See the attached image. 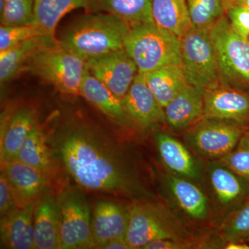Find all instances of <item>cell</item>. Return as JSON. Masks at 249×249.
<instances>
[{"mask_svg": "<svg viewBox=\"0 0 249 249\" xmlns=\"http://www.w3.org/2000/svg\"><path fill=\"white\" fill-rule=\"evenodd\" d=\"M47 137L55 163L83 191L135 201L150 198L126 150L98 126L67 121Z\"/></svg>", "mask_w": 249, "mask_h": 249, "instance_id": "6da1fadb", "label": "cell"}, {"mask_svg": "<svg viewBox=\"0 0 249 249\" xmlns=\"http://www.w3.org/2000/svg\"><path fill=\"white\" fill-rule=\"evenodd\" d=\"M131 28L122 19L93 13L78 18L64 31L60 45L85 62L124 49Z\"/></svg>", "mask_w": 249, "mask_h": 249, "instance_id": "7a4b0ae2", "label": "cell"}, {"mask_svg": "<svg viewBox=\"0 0 249 249\" xmlns=\"http://www.w3.org/2000/svg\"><path fill=\"white\" fill-rule=\"evenodd\" d=\"M125 239L131 249H142L152 241L171 239L190 242L191 236L169 210L142 199L129 205Z\"/></svg>", "mask_w": 249, "mask_h": 249, "instance_id": "3957f363", "label": "cell"}, {"mask_svg": "<svg viewBox=\"0 0 249 249\" xmlns=\"http://www.w3.org/2000/svg\"><path fill=\"white\" fill-rule=\"evenodd\" d=\"M124 49L140 73L172 64L181 65L180 39L157 27L155 23L131 28Z\"/></svg>", "mask_w": 249, "mask_h": 249, "instance_id": "277c9868", "label": "cell"}, {"mask_svg": "<svg viewBox=\"0 0 249 249\" xmlns=\"http://www.w3.org/2000/svg\"><path fill=\"white\" fill-rule=\"evenodd\" d=\"M86 62L70 51L60 42L56 45L37 51L26 64L24 70L53 85L63 94L80 96Z\"/></svg>", "mask_w": 249, "mask_h": 249, "instance_id": "5b68a950", "label": "cell"}, {"mask_svg": "<svg viewBox=\"0 0 249 249\" xmlns=\"http://www.w3.org/2000/svg\"><path fill=\"white\" fill-rule=\"evenodd\" d=\"M209 30L217 55L222 84L249 89V39L237 34L225 16Z\"/></svg>", "mask_w": 249, "mask_h": 249, "instance_id": "8992f818", "label": "cell"}, {"mask_svg": "<svg viewBox=\"0 0 249 249\" xmlns=\"http://www.w3.org/2000/svg\"><path fill=\"white\" fill-rule=\"evenodd\" d=\"M180 45L181 65L190 85L204 91L222 85L209 29L192 28L180 39Z\"/></svg>", "mask_w": 249, "mask_h": 249, "instance_id": "52a82bcc", "label": "cell"}, {"mask_svg": "<svg viewBox=\"0 0 249 249\" xmlns=\"http://www.w3.org/2000/svg\"><path fill=\"white\" fill-rule=\"evenodd\" d=\"M60 213L59 249H94L91 212L79 187H70L58 196Z\"/></svg>", "mask_w": 249, "mask_h": 249, "instance_id": "ba28073f", "label": "cell"}, {"mask_svg": "<svg viewBox=\"0 0 249 249\" xmlns=\"http://www.w3.org/2000/svg\"><path fill=\"white\" fill-rule=\"evenodd\" d=\"M245 132L233 121L203 117L188 128L186 141L199 155L219 160L235 148Z\"/></svg>", "mask_w": 249, "mask_h": 249, "instance_id": "9c48e42d", "label": "cell"}, {"mask_svg": "<svg viewBox=\"0 0 249 249\" xmlns=\"http://www.w3.org/2000/svg\"><path fill=\"white\" fill-rule=\"evenodd\" d=\"M90 73L124 101L138 74L135 62L124 49L86 62Z\"/></svg>", "mask_w": 249, "mask_h": 249, "instance_id": "30bf717a", "label": "cell"}, {"mask_svg": "<svg viewBox=\"0 0 249 249\" xmlns=\"http://www.w3.org/2000/svg\"><path fill=\"white\" fill-rule=\"evenodd\" d=\"M129 217V205L126 206L114 199L96 201L91 213L94 249H102L114 239L125 237Z\"/></svg>", "mask_w": 249, "mask_h": 249, "instance_id": "8fae6325", "label": "cell"}, {"mask_svg": "<svg viewBox=\"0 0 249 249\" xmlns=\"http://www.w3.org/2000/svg\"><path fill=\"white\" fill-rule=\"evenodd\" d=\"M1 169L11 183L18 208L36 202L48 190L50 177L20 160L1 162Z\"/></svg>", "mask_w": 249, "mask_h": 249, "instance_id": "7c38bea8", "label": "cell"}, {"mask_svg": "<svg viewBox=\"0 0 249 249\" xmlns=\"http://www.w3.org/2000/svg\"><path fill=\"white\" fill-rule=\"evenodd\" d=\"M204 118L249 123V94L240 89L222 85L204 93Z\"/></svg>", "mask_w": 249, "mask_h": 249, "instance_id": "4fadbf2b", "label": "cell"}, {"mask_svg": "<svg viewBox=\"0 0 249 249\" xmlns=\"http://www.w3.org/2000/svg\"><path fill=\"white\" fill-rule=\"evenodd\" d=\"M126 111L133 124L141 129L165 123L164 109L149 88L143 73H139L124 98Z\"/></svg>", "mask_w": 249, "mask_h": 249, "instance_id": "5bb4252c", "label": "cell"}, {"mask_svg": "<svg viewBox=\"0 0 249 249\" xmlns=\"http://www.w3.org/2000/svg\"><path fill=\"white\" fill-rule=\"evenodd\" d=\"M35 249H59L60 213L58 196L46 192L36 201L34 215Z\"/></svg>", "mask_w": 249, "mask_h": 249, "instance_id": "9a60e30c", "label": "cell"}, {"mask_svg": "<svg viewBox=\"0 0 249 249\" xmlns=\"http://www.w3.org/2000/svg\"><path fill=\"white\" fill-rule=\"evenodd\" d=\"M36 202L15 208L1 217V248L34 249V215Z\"/></svg>", "mask_w": 249, "mask_h": 249, "instance_id": "2e32d148", "label": "cell"}, {"mask_svg": "<svg viewBox=\"0 0 249 249\" xmlns=\"http://www.w3.org/2000/svg\"><path fill=\"white\" fill-rule=\"evenodd\" d=\"M204 90L188 84L164 108L165 121L175 130H183L204 116Z\"/></svg>", "mask_w": 249, "mask_h": 249, "instance_id": "e0dca14e", "label": "cell"}, {"mask_svg": "<svg viewBox=\"0 0 249 249\" xmlns=\"http://www.w3.org/2000/svg\"><path fill=\"white\" fill-rule=\"evenodd\" d=\"M80 96L113 122L123 125L132 123L126 111L124 101L93 76L88 67L80 87Z\"/></svg>", "mask_w": 249, "mask_h": 249, "instance_id": "ac0fdd59", "label": "cell"}, {"mask_svg": "<svg viewBox=\"0 0 249 249\" xmlns=\"http://www.w3.org/2000/svg\"><path fill=\"white\" fill-rule=\"evenodd\" d=\"M37 124L32 108L23 107L4 119L1 126V162L16 160L19 148Z\"/></svg>", "mask_w": 249, "mask_h": 249, "instance_id": "d6986e66", "label": "cell"}, {"mask_svg": "<svg viewBox=\"0 0 249 249\" xmlns=\"http://www.w3.org/2000/svg\"><path fill=\"white\" fill-rule=\"evenodd\" d=\"M59 44L55 36H40L18 44L12 48L0 52V81L12 80L24 71L26 64L34 53L45 47Z\"/></svg>", "mask_w": 249, "mask_h": 249, "instance_id": "ffe728a7", "label": "cell"}, {"mask_svg": "<svg viewBox=\"0 0 249 249\" xmlns=\"http://www.w3.org/2000/svg\"><path fill=\"white\" fill-rule=\"evenodd\" d=\"M155 141L162 161L173 175L188 179L199 178L196 160L178 139L165 132H158L155 134Z\"/></svg>", "mask_w": 249, "mask_h": 249, "instance_id": "44dd1931", "label": "cell"}, {"mask_svg": "<svg viewBox=\"0 0 249 249\" xmlns=\"http://www.w3.org/2000/svg\"><path fill=\"white\" fill-rule=\"evenodd\" d=\"M89 12H105L127 23L130 28L154 23L152 0H88Z\"/></svg>", "mask_w": 249, "mask_h": 249, "instance_id": "7402d4cb", "label": "cell"}, {"mask_svg": "<svg viewBox=\"0 0 249 249\" xmlns=\"http://www.w3.org/2000/svg\"><path fill=\"white\" fill-rule=\"evenodd\" d=\"M152 13L157 27L179 39L193 27L186 0H152Z\"/></svg>", "mask_w": 249, "mask_h": 249, "instance_id": "603a6c76", "label": "cell"}, {"mask_svg": "<svg viewBox=\"0 0 249 249\" xmlns=\"http://www.w3.org/2000/svg\"><path fill=\"white\" fill-rule=\"evenodd\" d=\"M143 74L147 85L163 108L189 84L181 65L178 64L165 65Z\"/></svg>", "mask_w": 249, "mask_h": 249, "instance_id": "cb8c5ba5", "label": "cell"}, {"mask_svg": "<svg viewBox=\"0 0 249 249\" xmlns=\"http://www.w3.org/2000/svg\"><path fill=\"white\" fill-rule=\"evenodd\" d=\"M209 178L216 197L224 206L242 200L249 191V181L218 160L209 167Z\"/></svg>", "mask_w": 249, "mask_h": 249, "instance_id": "d4e9b609", "label": "cell"}, {"mask_svg": "<svg viewBox=\"0 0 249 249\" xmlns=\"http://www.w3.org/2000/svg\"><path fill=\"white\" fill-rule=\"evenodd\" d=\"M16 160L41 170L50 178L53 176L56 163L49 147L47 134L37 123L19 148Z\"/></svg>", "mask_w": 249, "mask_h": 249, "instance_id": "484cf974", "label": "cell"}, {"mask_svg": "<svg viewBox=\"0 0 249 249\" xmlns=\"http://www.w3.org/2000/svg\"><path fill=\"white\" fill-rule=\"evenodd\" d=\"M165 179L177 203L188 216L196 220L207 217V197L197 186L188 178L175 175H167Z\"/></svg>", "mask_w": 249, "mask_h": 249, "instance_id": "4316f807", "label": "cell"}, {"mask_svg": "<svg viewBox=\"0 0 249 249\" xmlns=\"http://www.w3.org/2000/svg\"><path fill=\"white\" fill-rule=\"evenodd\" d=\"M83 9L89 11L88 0H35L34 25L47 35L55 36L59 22L68 13Z\"/></svg>", "mask_w": 249, "mask_h": 249, "instance_id": "83f0119b", "label": "cell"}, {"mask_svg": "<svg viewBox=\"0 0 249 249\" xmlns=\"http://www.w3.org/2000/svg\"><path fill=\"white\" fill-rule=\"evenodd\" d=\"M193 27L209 29L224 16L225 6L222 0H186Z\"/></svg>", "mask_w": 249, "mask_h": 249, "instance_id": "f1b7e54d", "label": "cell"}, {"mask_svg": "<svg viewBox=\"0 0 249 249\" xmlns=\"http://www.w3.org/2000/svg\"><path fill=\"white\" fill-rule=\"evenodd\" d=\"M35 0H5L0 10L1 25H32Z\"/></svg>", "mask_w": 249, "mask_h": 249, "instance_id": "f546056e", "label": "cell"}, {"mask_svg": "<svg viewBox=\"0 0 249 249\" xmlns=\"http://www.w3.org/2000/svg\"><path fill=\"white\" fill-rule=\"evenodd\" d=\"M220 233L227 242H240L249 237V201L226 219Z\"/></svg>", "mask_w": 249, "mask_h": 249, "instance_id": "4dcf8cb0", "label": "cell"}, {"mask_svg": "<svg viewBox=\"0 0 249 249\" xmlns=\"http://www.w3.org/2000/svg\"><path fill=\"white\" fill-rule=\"evenodd\" d=\"M249 182V131H245L231 152L218 160Z\"/></svg>", "mask_w": 249, "mask_h": 249, "instance_id": "1f68e13d", "label": "cell"}, {"mask_svg": "<svg viewBox=\"0 0 249 249\" xmlns=\"http://www.w3.org/2000/svg\"><path fill=\"white\" fill-rule=\"evenodd\" d=\"M40 36H49L34 25L5 26L0 27V52L12 48L23 41Z\"/></svg>", "mask_w": 249, "mask_h": 249, "instance_id": "d6a6232c", "label": "cell"}, {"mask_svg": "<svg viewBox=\"0 0 249 249\" xmlns=\"http://www.w3.org/2000/svg\"><path fill=\"white\" fill-rule=\"evenodd\" d=\"M226 14L234 30L245 38L249 37V8L234 4L226 6Z\"/></svg>", "mask_w": 249, "mask_h": 249, "instance_id": "836d02e7", "label": "cell"}, {"mask_svg": "<svg viewBox=\"0 0 249 249\" xmlns=\"http://www.w3.org/2000/svg\"><path fill=\"white\" fill-rule=\"evenodd\" d=\"M17 207L15 202L14 192L6 175L1 171L0 175V214L1 217Z\"/></svg>", "mask_w": 249, "mask_h": 249, "instance_id": "e575fe53", "label": "cell"}, {"mask_svg": "<svg viewBox=\"0 0 249 249\" xmlns=\"http://www.w3.org/2000/svg\"><path fill=\"white\" fill-rule=\"evenodd\" d=\"M192 244L186 241L163 239L152 241L142 249H188L192 248Z\"/></svg>", "mask_w": 249, "mask_h": 249, "instance_id": "d590c367", "label": "cell"}, {"mask_svg": "<svg viewBox=\"0 0 249 249\" xmlns=\"http://www.w3.org/2000/svg\"><path fill=\"white\" fill-rule=\"evenodd\" d=\"M103 249H131L125 237L114 239L106 244Z\"/></svg>", "mask_w": 249, "mask_h": 249, "instance_id": "8d00e7d4", "label": "cell"}, {"mask_svg": "<svg viewBox=\"0 0 249 249\" xmlns=\"http://www.w3.org/2000/svg\"><path fill=\"white\" fill-rule=\"evenodd\" d=\"M227 249H249V246L240 242H229L226 246Z\"/></svg>", "mask_w": 249, "mask_h": 249, "instance_id": "74e56055", "label": "cell"}, {"mask_svg": "<svg viewBox=\"0 0 249 249\" xmlns=\"http://www.w3.org/2000/svg\"><path fill=\"white\" fill-rule=\"evenodd\" d=\"M224 2V6H227L228 5L234 4H240L242 0H222Z\"/></svg>", "mask_w": 249, "mask_h": 249, "instance_id": "f35d334b", "label": "cell"}, {"mask_svg": "<svg viewBox=\"0 0 249 249\" xmlns=\"http://www.w3.org/2000/svg\"><path fill=\"white\" fill-rule=\"evenodd\" d=\"M240 4L245 5V6L249 8V0H242V1Z\"/></svg>", "mask_w": 249, "mask_h": 249, "instance_id": "ab89813d", "label": "cell"}, {"mask_svg": "<svg viewBox=\"0 0 249 249\" xmlns=\"http://www.w3.org/2000/svg\"><path fill=\"white\" fill-rule=\"evenodd\" d=\"M5 0H0V10L2 9L3 6H4Z\"/></svg>", "mask_w": 249, "mask_h": 249, "instance_id": "60d3db41", "label": "cell"}]
</instances>
